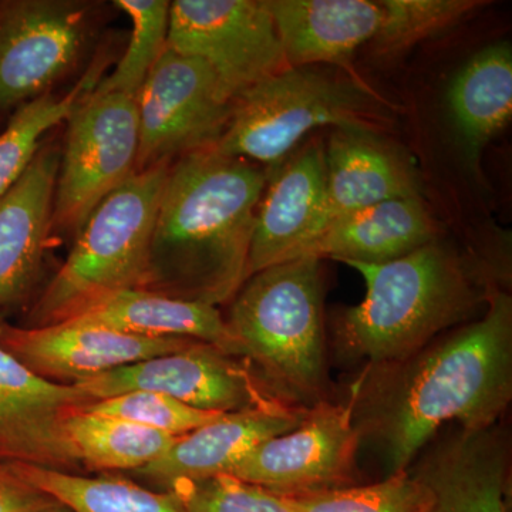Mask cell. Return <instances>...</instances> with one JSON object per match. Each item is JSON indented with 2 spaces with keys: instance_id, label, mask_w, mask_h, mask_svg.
I'll return each instance as SVG.
<instances>
[{
  "instance_id": "1",
  "label": "cell",
  "mask_w": 512,
  "mask_h": 512,
  "mask_svg": "<svg viewBox=\"0 0 512 512\" xmlns=\"http://www.w3.org/2000/svg\"><path fill=\"white\" fill-rule=\"evenodd\" d=\"M512 397V301L493 291L484 316L399 363L367 366L350 387L360 436L382 447L390 474L409 470L441 426L497 424Z\"/></svg>"
},
{
  "instance_id": "2",
  "label": "cell",
  "mask_w": 512,
  "mask_h": 512,
  "mask_svg": "<svg viewBox=\"0 0 512 512\" xmlns=\"http://www.w3.org/2000/svg\"><path fill=\"white\" fill-rule=\"evenodd\" d=\"M265 168L214 148L170 165L151 238L146 291L217 306L248 279Z\"/></svg>"
},
{
  "instance_id": "3",
  "label": "cell",
  "mask_w": 512,
  "mask_h": 512,
  "mask_svg": "<svg viewBox=\"0 0 512 512\" xmlns=\"http://www.w3.org/2000/svg\"><path fill=\"white\" fill-rule=\"evenodd\" d=\"M346 265L362 274L366 296L340 316L336 336L345 355L367 366L413 356L473 318L494 291L473 262L439 239L386 264Z\"/></svg>"
},
{
  "instance_id": "4",
  "label": "cell",
  "mask_w": 512,
  "mask_h": 512,
  "mask_svg": "<svg viewBox=\"0 0 512 512\" xmlns=\"http://www.w3.org/2000/svg\"><path fill=\"white\" fill-rule=\"evenodd\" d=\"M320 261L299 256L249 276L227 320L241 356L303 407L329 400Z\"/></svg>"
},
{
  "instance_id": "5",
  "label": "cell",
  "mask_w": 512,
  "mask_h": 512,
  "mask_svg": "<svg viewBox=\"0 0 512 512\" xmlns=\"http://www.w3.org/2000/svg\"><path fill=\"white\" fill-rule=\"evenodd\" d=\"M138 171L104 198L29 315V328L73 318L110 293L146 285L151 238L170 165Z\"/></svg>"
},
{
  "instance_id": "6",
  "label": "cell",
  "mask_w": 512,
  "mask_h": 512,
  "mask_svg": "<svg viewBox=\"0 0 512 512\" xmlns=\"http://www.w3.org/2000/svg\"><path fill=\"white\" fill-rule=\"evenodd\" d=\"M382 114L375 94L348 76L316 66L289 67L234 101L214 150L275 170L320 127H373Z\"/></svg>"
},
{
  "instance_id": "7",
  "label": "cell",
  "mask_w": 512,
  "mask_h": 512,
  "mask_svg": "<svg viewBox=\"0 0 512 512\" xmlns=\"http://www.w3.org/2000/svg\"><path fill=\"white\" fill-rule=\"evenodd\" d=\"M66 121L52 232L76 237L100 202L136 174L140 144L136 97L89 93Z\"/></svg>"
},
{
  "instance_id": "8",
  "label": "cell",
  "mask_w": 512,
  "mask_h": 512,
  "mask_svg": "<svg viewBox=\"0 0 512 512\" xmlns=\"http://www.w3.org/2000/svg\"><path fill=\"white\" fill-rule=\"evenodd\" d=\"M74 384L92 403L124 393L153 392L204 412L303 407L239 362L237 356L201 340L178 352L117 367Z\"/></svg>"
},
{
  "instance_id": "9",
  "label": "cell",
  "mask_w": 512,
  "mask_h": 512,
  "mask_svg": "<svg viewBox=\"0 0 512 512\" xmlns=\"http://www.w3.org/2000/svg\"><path fill=\"white\" fill-rule=\"evenodd\" d=\"M136 106L138 173L214 147L234 100L207 64L167 46L137 93Z\"/></svg>"
},
{
  "instance_id": "10",
  "label": "cell",
  "mask_w": 512,
  "mask_h": 512,
  "mask_svg": "<svg viewBox=\"0 0 512 512\" xmlns=\"http://www.w3.org/2000/svg\"><path fill=\"white\" fill-rule=\"evenodd\" d=\"M167 46L207 64L234 101L289 69L264 0H175Z\"/></svg>"
},
{
  "instance_id": "11",
  "label": "cell",
  "mask_w": 512,
  "mask_h": 512,
  "mask_svg": "<svg viewBox=\"0 0 512 512\" xmlns=\"http://www.w3.org/2000/svg\"><path fill=\"white\" fill-rule=\"evenodd\" d=\"M360 436L353 403L325 400L308 407L295 429L262 441L229 471L282 497L356 485Z\"/></svg>"
},
{
  "instance_id": "12",
  "label": "cell",
  "mask_w": 512,
  "mask_h": 512,
  "mask_svg": "<svg viewBox=\"0 0 512 512\" xmlns=\"http://www.w3.org/2000/svg\"><path fill=\"white\" fill-rule=\"evenodd\" d=\"M92 5L74 0L0 2V109L50 93L82 59Z\"/></svg>"
},
{
  "instance_id": "13",
  "label": "cell",
  "mask_w": 512,
  "mask_h": 512,
  "mask_svg": "<svg viewBox=\"0 0 512 512\" xmlns=\"http://www.w3.org/2000/svg\"><path fill=\"white\" fill-rule=\"evenodd\" d=\"M192 342L194 339L143 338L74 320L39 328L0 323L2 348L36 375L66 384L178 352Z\"/></svg>"
},
{
  "instance_id": "14",
  "label": "cell",
  "mask_w": 512,
  "mask_h": 512,
  "mask_svg": "<svg viewBox=\"0 0 512 512\" xmlns=\"http://www.w3.org/2000/svg\"><path fill=\"white\" fill-rule=\"evenodd\" d=\"M90 403L76 384L36 375L0 346V458L56 470L77 466L64 421Z\"/></svg>"
},
{
  "instance_id": "15",
  "label": "cell",
  "mask_w": 512,
  "mask_h": 512,
  "mask_svg": "<svg viewBox=\"0 0 512 512\" xmlns=\"http://www.w3.org/2000/svg\"><path fill=\"white\" fill-rule=\"evenodd\" d=\"M256 211L248 278L269 266L308 255L325 232V144L298 148L275 170Z\"/></svg>"
},
{
  "instance_id": "16",
  "label": "cell",
  "mask_w": 512,
  "mask_h": 512,
  "mask_svg": "<svg viewBox=\"0 0 512 512\" xmlns=\"http://www.w3.org/2000/svg\"><path fill=\"white\" fill-rule=\"evenodd\" d=\"M325 170L326 228L370 205L421 195L412 157L370 126L333 127Z\"/></svg>"
},
{
  "instance_id": "17",
  "label": "cell",
  "mask_w": 512,
  "mask_h": 512,
  "mask_svg": "<svg viewBox=\"0 0 512 512\" xmlns=\"http://www.w3.org/2000/svg\"><path fill=\"white\" fill-rule=\"evenodd\" d=\"M497 426L461 430L424 457L413 477L421 512H508L507 440Z\"/></svg>"
},
{
  "instance_id": "18",
  "label": "cell",
  "mask_w": 512,
  "mask_h": 512,
  "mask_svg": "<svg viewBox=\"0 0 512 512\" xmlns=\"http://www.w3.org/2000/svg\"><path fill=\"white\" fill-rule=\"evenodd\" d=\"M60 154L40 147L22 177L0 195V309L32 288L52 232Z\"/></svg>"
},
{
  "instance_id": "19",
  "label": "cell",
  "mask_w": 512,
  "mask_h": 512,
  "mask_svg": "<svg viewBox=\"0 0 512 512\" xmlns=\"http://www.w3.org/2000/svg\"><path fill=\"white\" fill-rule=\"evenodd\" d=\"M308 407L225 413L200 429L177 437L171 447L137 473L164 485L229 474L262 441L295 429Z\"/></svg>"
},
{
  "instance_id": "20",
  "label": "cell",
  "mask_w": 512,
  "mask_h": 512,
  "mask_svg": "<svg viewBox=\"0 0 512 512\" xmlns=\"http://www.w3.org/2000/svg\"><path fill=\"white\" fill-rule=\"evenodd\" d=\"M289 67L333 64L348 69L356 50L375 39L380 2L370 0H264Z\"/></svg>"
},
{
  "instance_id": "21",
  "label": "cell",
  "mask_w": 512,
  "mask_h": 512,
  "mask_svg": "<svg viewBox=\"0 0 512 512\" xmlns=\"http://www.w3.org/2000/svg\"><path fill=\"white\" fill-rule=\"evenodd\" d=\"M437 229L421 197L394 198L330 224L308 255L343 264L396 261L436 241Z\"/></svg>"
},
{
  "instance_id": "22",
  "label": "cell",
  "mask_w": 512,
  "mask_h": 512,
  "mask_svg": "<svg viewBox=\"0 0 512 512\" xmlns=\"http://www.w3.org/2000/svg\"><path fill=\"white\" fill-rule=\"evenodd\" d=\"M74 322L90 323L143 338L194 339L242 357L237 340L217 306L183 301L146 289L110 293L74 315Z\"/></svg>"
},
{
  "instance_id": "23",
  "label": "cell",
  "mask_w": 512,
  "mask_h": 512,
  "mask_svg": "<svg viewBox=\"0 0 512 512\" xmlns=\"http://www.w3.org/2000/svg\"><path fill=\"white\" fill-rule=\"evenodd\" d=\"M448 109L471 161L512 116V50L495 43L471 57L448 87Z\"/></svg>"
},
{
  "instance_id": "24",
  "label": "cell",
  "mask_w": 512,
  "mask_h": 512,
  "mask_svg": "<svg viewBox=\"0 0 512 512\" xmlns=\"http://www.w3.org/2000/svg\"><path fill=\"white\" fill-rule=\"evenodd\" d=\"M6 467L72 512H188L170 491H151L126 478L77 476L35 464Z\"/></svg>"
},
{
  "instance_id": "25",
  "label": "cell",
  "mask_w": 512,
  "mask_h": 512,
  "mask_svg": "<svg viewBox=\"0 0 512 512\" xmlns=\"http://www.w3.org/2000/svg\"><path fill=\"white\" fill-rule=\"evenodd\" d=\"M64 431L79 463L96 470H141L177 439L133 421L82 409L66 417Z\"/></svg>"
},
{
  "instance_id": "26",
  "label": "cell",
  "mask_w": 512,
  "mask_h": 512,
  "mask_svg": "<svg viewBox=\"0 0 512 512\" xmlns=\"http://www.w3.org/2000/svg\"><path fill=\"white\" fill-rule=\"evenodd\" d=\"M103 70L101 60L90 66L69 93L63 96L46 93L16 107L8 126L0 133V195L28 170L46 134L69 119L80 100L99 86Z\"/></svg>"
},
{
  "instance_id": "27",
  "label": "cell",
  "mask_w": 512,
  "mask_h": 512,
  "mask_svg": "<svg viewBox=\"0 0 512 512\" xmlns=\"http://www.w3.org/2000/svg\"><path fill=\"white\" fill-rule=\"evenodd\" d=\"M116 8L131 20L130 40L116 69L104 77L97 93L136 97L148 74L167 49L170 6L167 0H117Z\"/></svg>"
},
{
  "instance_id": "28",
  "label": "cell",
  "mask_w": 512,
  "mask_h": 512,
  "mask_svg": "<svg viewBox=\"0 0 512 512\" xmlns=\"http://www.w3.org/2000/svg\"><path fill=\"white\" fill-rule=\"evenodd\" d=\"M382 23L372 40L379 56H396L417 43L453 28L483 8L476 0H382Z\"/></svg>"
},
{
  "instance_id": "29",
  "label": "cell",
  "mask_w": 512,
  "mask_h": 512,
  "mask_svg": "<svg viewBox=\"0 0 512 512\" xmlns=\"http://www.w3.org/2000/svg\"><path fill=\"white\" fill-rule=\"evenodd\" d=\"M295 512H421L424 495L409 470L379 483L286 497Z\"/></svg>"
},
{
  "instance_id": "30",
  "label": "cell",
  "mask_w": 512,
  "mask_h": 512,
  "mask_svg": "<svg viewBox=\"0 0 512 512\" xmlns=\"http://www.w3.org/2000/svg\"><path fill=\"white\" fill-rule=\"evenodd\" d=\"M82 410L120 417L173 437L191 433L225 414L194 409L173 397L153 392L119 394L87 404Z\"/></svg>"
},
{
  "instance_id": "31",
  "label": "cell",
  "mask_w": 512,
  "mask_h": 512,
  "mask_svg": "<svg viewBox=\"0 0 512 512\" xmlns=\"http://www.w3.org/2000/svg\"><path fill=\"white\" fill-rule=\"evenodd\" d=\"M188 512H295L288 498L237 477L178 481L165 488Z\"/></svg>"
},
{
  "instance_id": "32",
  "label": "cell",
  "mask_w": 512,
  "mask_h": 512,
  "mask_svg": "<svg viewBox=\"0 0 512 512\" xmlns=\"http://www.w3.org/2000/svg\"><path fill=\"white\" fill-rule=\"evenodd\" d=\"M53 501L49 495L13 474L6 464L0 466V512H36Z\"/></svg>"
},
{
  "instance_id": "33",
  "label": "cell",
  "mask_w": 512,
  "mask_h": 512,
  "mask_svg": "<svg viewBox=\"0 0 512 512\" xmlns=\"http://www.w3.org/2000/svg\"><path fill=\"white\" fill-rule=\"evenodd\" d=\"M36 512H72L69 508L64 507V505L57 503V501H53L52 504L47 505V507L43 508V510H39Z\"/></svg>"
}]
</instances>
